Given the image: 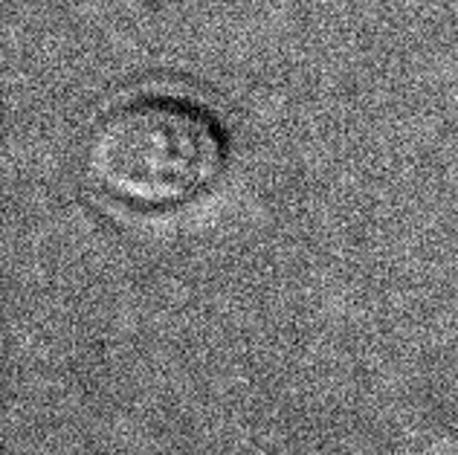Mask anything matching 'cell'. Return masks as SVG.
<instances>
[{"label": "cell", "mask_w": 458, "mask_h": 455, "mask_svg": "<svg viewBox=\"0 0 458 455\" xmlns=\"http://www.w3.org/2000/svg\"><path fill=\"white\" fill-rule=\"evenodd\" d=\"M226 134L207 107L177 93H140L111 105L84 131V177L131 209H174L218 183Z\"/></svg>", "instance_id": "6da1fadb"}]
</instances>
